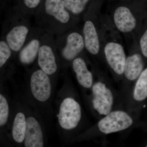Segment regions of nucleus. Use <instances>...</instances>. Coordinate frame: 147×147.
<instances>
[{"mask_svg":"<svg viewBox=\"0 0 147 147\" xmlns=\"http://www.w3.org/2000/svg\"><path fill=\"white\" fill-rule=\"evenodd\" d=\"M146 147H147V144L146 145Z\"/></svg>","mask_w":147,"mask_h":147,"instance_id":"nucleus-23","label":"nucleus"},{"mask_svg":"<svg viewBox=\"0 0 147 147\" xmlns=\"http://www.w3.org/2000/svg\"><path fill=\"white\" fill-rule=\"evenodd\" d=\"M29 18L16 8L5 13L1 37L5 40L13 54L20 51L31 31Z\"/></svg>","mask_w":147,"mask_h":147,"instance_id":"nucleus-3","label":"nucleus"},{"mask_svg":"<svg viewBox=\"0 0 147 147\" xmlns=\"http://www.w3.org/2000/svg\"><path fill=\"white\" fill-rule=\"evenodd\" d=\"M82 55L71 63L72 69L79 85L84 88L89 89L91 88L94 82V76L89 69L86 61Z\"/></svg>","mask_w":147,"mask_h":147,"instance_id":"nucleus-15","label":"nucleus"},{"mask_svg":"<svg viewBox=\"0 0 147 147\" xmlns=\"http://www.w3.org/2000/svg\"><path fill=\"white\" fill-rule=\"evenodd\" d=\"M137 118L125 108L116 109L99 119L90 134L92 137H103L134 128L137 125Z\"/></svg>","mask_w":147,"mask_h":147,"instance_id":"nucleus-4","label":"nucleus"},{"mask_svg":"<svg viewBox=\"0 0 147 147\" xmlns=\"http://www.w3.org/2000/svg\"><path fill=\"white\" fill-rule=\"evenodd\" d=\"M32 94L37 100L44 102L49 99L51 93V85L49 75L42 69H36L30 78Z\"/></svg>","mask_w":147,"mask_h":147,"instance_id":"nucleus-14","label":"nucleus"},{"mask_svg":"<svg viewBox=\"0 0 147 147\" xmlns=\"http://www.w3.org/2000/svg\"><path fill=\"white\" fill-rule=\"evenodd\" d=\"M96 79L91 88V105L98 119L113 110L125 108L119 92L113 86L110 78L101 69L96 67Z\"/></svg>","mask_w":147,"mask_h":147,"instance_id":"nucleus-2","label":"nucleus"},{"mask_svg":"<svg viewBox=\"0 0 147 147\" xmlns=\"http://www.w3.org/2000/svg\"><path fill=\"white\" fill-rule=\"evenodd\" d=\"M34 16L37 26L55 36L77 26L80 19L67 9L63 0H44Z\"/></svg>","mask_w":147,"mask_h":147,"instance_id":"nucleus-1","label":"nucleus"},{"mask_svg":"<svg viewBox=\"0 0 147 147\" xmlns=\"http://www.w3.org/2000/svg\"><path fill=\"white\" fill-rule=\"evenodd\" d=\"M21 3L15 7L22 14L28 17L34 16L41 4L42 0H21Z\"/></svg>","mask_w":147,"mask_h":147,"instance_id":"nucleus-19","label":"nucleus"},{"mask_svg":"<svg viewBox=\"0 0 147 147\" xmlns=\"http://www.w3.org/2000/svg\"><path fill=\"white\" fill-rule=\"evenodd\" d=\"M144 65L141 52L134 51V49L131 50L127 57L119 91L124 107L134 83L144 69Z\"/></svg>","mask_w":147,"mask_h":147,"instance_id":"nucleus-7","label":"nucleus"},{"mask_svg":"<svg viewBox=\"0 0 147 147\" xmlns=\"http://www.w3.org/2000/svg\"><path fill=\"white\" fill-rule=\"evenodd\" d=\"M27 121L24 113H17L13 121L12 134L13 140L18 143H22L25 139Z\"/></svg>","mask_w":147,"mask_h":147,"instance_id":"nucleus-18","label":"nucleus"},{"mask_svg":"<svg viewBox=\"0 0 147 147\" xmlns=\"http://www.w3.org/2000/svg\"><path fill=\"white\" fill-rule=\"evenodd\" d=\"M13 53L5 40L1 38L0 40V67L2 68L11 57Z\"/></svg>","mask_w":147,"mask_h":147,"instance_id":"nucleus-20","label":"nucleus"},{"mask_svg":"<svg viewBox=\"0 0 147 147\" xmlns=\"http://www.w3.org/2000/svg\"><path fill=\"white\" fill-rule=\"evenodd\" d=\"M57 55L55 36L44 32L37 58L39 68L49 76L55 74L57 71Z\"/></svg>","mask_w":147,"mask_h":147,"instance_id":"nucleus-9","label":"nucleus"},{"mask_svg":"<svg viewBox=\"0 0 147 147\" xmlns=\"http://www.w3.org/2000/svg\"><path fill=\"white\" fill-rule=\"evenodd\" d=\"M140 52L144 58L147 59V29L143 33L139 40Z\"/></svg>","mask_w":147,"mask_h":147,"instance_id":"nucleus-22","label":"nucleus"},{"mask_svg":"<svg viewBox=\"0 0 147 147\" xmlns=\"http://www.w3.org/2000/svg\"><path fill=\"white\" fill-rule=\"evenodd\" d=\"M9 116V106L6 99L0 94V125L3 126L6 123Z\"/></svg>","mask_w":147,"mask_h":147,"instance_id":"nucleus-21","label":"nucleus"},{"mask_svg":"<svg viewBox=\"0 0 147 147\" xmlns=\"http://www.w3.org/2000/svg\"><path fill=\"white\" fill-rule=\"evenodd\" d=\"M101 0L92 4L83 16L82 34L85 43V50L96 57H102V42L98 12Z\"/></svg>","mask_w":147,"mask_h":147,"instance_id":"nucleus-5","label":"nucleus"},{"mask_svg":"<svg viewBox=\"0 0 147 147\" xmlns=\"http://www.w3.org/2000/svg\"><path fill=\"white\" fill-rule=\"evenodd\" d=\"M65 8L74 16L80 18L92 4V0H63ZM98 1V0H97Z\"/></svg>","mask_w":147,"mask_h":147,"instance_id":"nucleus-17","label":"nucleus"},{"mask_svg":"<svg viewBox=\"0 0 147 147\" xmlns=\"http://www.w3.org/2000/svg\"><path fill=\"white\" fill-rule=\"evenodd\" d=\"M58 117L62 128L67 130L75 129L82 119V109L80 103L73 98H65L61 103Z\"/></svg>","mask_w":147,"mask_h":147,"instance_id":"nucleus-11","label":"nucleus"},{"mask_svg":"<svg viewBox=\"0 0 147 147\" xmlns=\"http://www.w3.org/2000/svg\"><path fill=\"white\" fill-rule=\"evenodd\" d=\"M102 54L115 81L121 82L127 57L123 46L117 40H107L102 43Z\"/></svg>","mask_w":147,"mask_h":147,"instance_id":"nucleus-8","label":"nucleus"},{"mask_svg":"<svg viewBox=\"0 0 147 147\" xmlns=\"http://www.w3.org/2000/svg\"><path fill=\"white\" fill-rule=\"evenodd\" d=\"M55 38L57 53L67 62L72 63L85 50L82 29L77 26L56 36Z\"/></svg>","mask_w":147,"mask_h":147,"instance_id":"nucleus-6","label":"nucleus"},{"mask_svg":"<svg viewBox=\"0 0 147 147\" xmlns=\"http://www.w3.org/2000/svg\"><path fill=\"white\" fill-rule=\"evenodd\" d=\"M26 121V129L24 139L25 147H43V134L38 122L33 117H29L27 119Z\"/></svg>","mask_w":147,"mask_h":147,"instance_id":"nucleus-16","label":"nucleus"},{"mask_svg":"<svg viewBox=\"0 0 147 147\" xmlns=\"http://www.w3.org/2000/svg\"><path fill=\"white\" fill-rule=\"evenodd\" d=\"M131 3H120L113 11L112 21L114 26L123 34H132L137 28L138 21L134 4Z\"/></svg>","mask_w":147,"mask_h":147,"instance_id":"nucleus-10","label":"nucleus"},{"mask_svg":"<svg viewBox=\"0 0 147 147\" xmlns=\"http://www.w3.org/2000/svg\"><path fill=\"white\" fill-rule=\"evenodd\" d=\"M147 99V67L134 83L125 104V109L138 116L143 103Z\"/></svg>","mask_w":147,"mask_h":147,"instance_id":"nucleus-12","label":"nucleus"},{"mask_svg":"<svg viewBox=\"0 0 147 147\" xmlns=\"http://www.w3.org/2000/svg\"><path fill=\"white\" fill-rule=\"evenodd\" d=\"M44 32L37 26L32 27L25 44L18 53L21 63L25 65L30 64L37 58Z\"/></svg>","mask_w":147,"mask_h":147,"instance_id":"nucleus-13","label":"nucleus"}]
</instances>
